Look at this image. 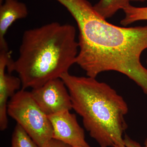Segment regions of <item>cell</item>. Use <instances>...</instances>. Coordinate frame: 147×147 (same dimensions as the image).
Listing matches in <instances>:
<instances>
[{
    "label": "cell",
    "mask_w": 147,
    "mask_h": 147,
    "mask_svg": "<svg viewBox=\"0 0 147 147\" xmlns=\"http://www.w3.org/2000/svg\"><path fill=\"white\" fill-rule=\"evenodd\" d=\"M76 21L79 30L77 63L87 76L117 71L147 95V69L141 56L147 49V26L119 27L106 21L87 0H57Z\"/></svg>",
    "instance_id": "6da1fadb"
},
{
    "label": "cell",
    "mask_w": 147,
    "mask_h": 147,
    "mask_svg": "<svg viewBox=\"0 0 147 147\" xmlns=\"http://www.w3.org/2000/svg\"><path fill=\"white\" fill-rule=\"evenodd\" d=\"M75 27L53 22L24 32L18 59L11 58L7 68L16 71L22 88H36L60 78L76 63L79 43Z\"/></svg>",
    "instance_id": "7a4b0ae2"
},
{
    "label": "cell",
    "mask_w": 147,
    "mask_h": 147,
    "mask_svg": "<svg viewBox=\"0 0 147 147\" xmlns=\"http://www.w3.org/2000/svg\"><path fill=\"white\" fill-rule=\"evenodd\" d=\"M60 78L70 94L72 109L81 116L85 129L100 147H125L128 107L122 96L109 85L92 77L69 72Z\"/></svg>",
    "instance_id": "3957f363"
},
{
    "label": "cell",
    "mask_w": 147,
    "mask_h": 147,
    "mask_svg": "<svg viewBox=\"0 0 147 147\" xmlns=\"http://www.w3.org/2000/svg\"><path fill=\"white\" fill-rule=\"evenodd\" d=\"M7 113L40 147L53 139V127L48 116L40 108L31 92L23 89L16 92L9 101Z\"/></svg>",
    "instance_id": "277c9868"
},
{
    "label": "cell",
    "mask_w": 147,
    "mask_h": 147,
    "mask_svg": "<svg viewBox=\"0 0 147 147\" xmlns=\"http://www.w3.org/2000/svg\"><path fill=\"white\" fill-rule=\"evenodd\" d=\"M31 92L47 116L72 109L70 94L61 78L50 80L39 88L33 89Z\"/></svg>",
    "instance_id": "5b68a950"
},
{
    "label": "cell",
    "mask_w": 147,
    "mask_h": 147,
    "mask_svg": "<svg viewBox=\"0 0 147 147\" xmlns=\"http://www.w3.org/2000/svg\"><path fill=\"white\" fill-rule=\"evenodd\" d=\"M53 129V138L72 147H91L86 141L85 132L76 115L65 111L48 116Z\"/></svg>",
    "instance_id": "8992f818"
},
{
    "label": "cell",
    "mask_w": 147,
    "mask_h": 147,
    "mask_svg": "<svg viewBox=\"0 0 147 147\" xmlns=\"http://www.w3.org/2000/svg\"><path fill=\"white\" fill-rule=\"evenodd\" d=\"M11 58L9 51L0 52V129L5 130L8 127L7 105L8 99L12 97L22 86L19 77L5 72L8 62Z\"/></svg>",
    "instance_id": "52a82bcc"
},
{
    "label": "cell",
    "mask_w": 147,
    "mask_h": 147,
    "mask_svg": "<svg viewBox=\"0 0 147 147\" xmlns=\"http://www.w3.org/2000/svg\"><path fill=\"white\" fill-rule=\"evenodd\" d=\"M0 5V50L8 51L5 36L11 25L18 19L28 16V9L24 3L18 0H4Z\"/></svg>",
    "instance_id": "ba28073f"
},
{
    "label": "cell",
    "mask_w": 147,
    "mask_h": 147,
    "mask_svg": "<svg viewBox=\"0 0 147 147\" xmlns=\"http://www.w3.org/2000/svg\"><path fill=\"white\" fill-rule=\"evenodd\" d=\"M131 0H100L93 6L96 12L105 19L113 16L119 9H123Z\"/></svg>",
    "instance_id": "9c48e42d"
},
{
    "label": "cell",
    "mask_w": 147,
    "mask_h": 147,
    "mask_svg": "<svg viewBox=\"0 0 147 147\" xmlns=\"http://www.w3.org/2000/svg\"><path fill=\"white\" fill-rule=\"evenodd\" d=\"M123 10L125 16L120 23L123 26H126L136 21H147V7H136L129 4Z\"/></svg>",
    "instance_id": "30bf717a"
},
{
    "label": "cell",
    "mask_w": 147,
    "mask_h": 147,
    "mask_svg": "<svg viewBox=\"0 0 147 147\" xmlns=\"http://www.w3.org/2000/svg\"><path fill=\"white\" fill-rule=\"evenodd\" d=\"M11 147H40L31 137L17 123L12 134Z\"/></svg>",
    "instance_id": "8fae6325"
},
{
    "label": "cell",
    "mask_w": 147,
    "mask_h": 147,
    "mask_svg": "<svg viewBox=\"0 0 147 147\" xmlns=\"http://www.w3.org/2000/svg\"><path fill=\"white\" fill-rule=\"evenodd\" d=\"M125 144V147H147V138L145 140L144 145L142 146L139 143L131 139L127 134L124 136Z\"/></svg>",
    "instance_id": "7c38bea8"
},
{
    "label": "cell",
    "mask_w": 147,
    "mask_h": 147,
    "mask_svg": "<svg viewBox=\"0 0 147 147\" xmlns=\"http://www.w3.org/2000/svg\"><path fill=\"white\" fill-rule=\"evenodd\" d=\"M43 147H72L70 145L55 139H52Z\"/></svg>",
    "instance_id": "4fadbf2b"
},
{
    "label": "cell",
    "mask_w": 147,
    "mask_h": 147,
    "mask_svg": "<svg viewBox=\"0 0 147 147\" xmlns=\"http://www.w3.org/2000/svg\"><path fill=\"white\" fill-rule=\"evenodd\" d=\"M147 1V0H131V1H134L138 2H144Z\"/></svg>",
    "instance_id": "5bb4252c"
},
{
    "label": "cell",
    "mask_w": 147,
    "mask_h": 147,
    "mask_svg": "<svg viewBox=\"0 0 147 147\" xmlns=\"http://www.w3.org/2000/svg\"><path fill=\"white\" fill-rule=\"evenodd\" d=\"M4 0H0V5L2 3H3V2Z\"/></svg>",
    "instance_id": "9a60e30c"
},
{
    "label": "cell",
    "mask_w": 147,
    "mask_h": 147,
    "mask_svg": "<svg viewBox=\"0 0 147 147\" xmlns=\"http://www.w3.org/2000/svg\"><path fill=\"white\" fill-rule=\"evenodd\" d=\"M146 63H147V60H146Z\"/></svg>",
    "instance_id": "2e32d148"
},
{
    "label": "cell",
    "mask_w": 147,
    "mask_h": 147,
    "mask_svg": "<svg viewBox=\"0 0 147 147\" xmlns=\"http://www.w3.org/2000/svg\"></svg>",
    "instance_id": "e0dca14e"
}]
</instances>
